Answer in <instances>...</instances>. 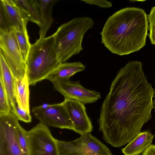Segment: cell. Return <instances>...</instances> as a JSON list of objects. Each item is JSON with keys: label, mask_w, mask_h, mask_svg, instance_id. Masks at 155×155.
Wrapping results in <instances>:
<instances>
[{"label": "cell", "mask_w": 155, "mask_h": 155, "mask_svg": "<svg viewBox=\"0 0 155 155\" xmlns=\"http://www.w3.org/2000/svg\"><path fill=\"white\" fill-rule=\"evenodd\" d=\"M140 62L133 61L118 71L102 104L99 130L112 146L130 142L151 118L154 90Z\"/></svg>", "instance_id": "obj_1"}, {"label": "cell", "mask_w": 155, "mask_h": 155, "mask_svg": "<svg viewBox=\"0 0 155 155\" xmlns=\"http://www.w3.org/2000/svg\"><path fill=\"white\" fill-rule=\"evenodd\" d=\"M149 22L145 11L127 7L109 17L100 34L101 43L119 55L139 51L146 45Z\"/></svg>", "instance_id": "obj_2"}, {"label": "cell", "mask_w": 155, "mask_h": 155, "mask_svg": "<svg viewBox=\"0 0 155 155\" xmlns=\"http://www.w3.org/2000/svg\"><path fill=\"white\" fill-rule=\"evenodd\" d=\"M94 24L90 17L75 18L60 26L53 34L56 52L60 63L68 60L83 50L82 41L84 35Z\"/></svg>", "instance_id": "obj_3"}, {"label": "cell", "mask_w": 155, "mask_h": 155, "mask_svg": "<svg viewBox=\"0 0 155 155\" xmlns=\"http://www.w3.org/2000/svg\"><path fill=\"white\" fill-rule=\"evenodd\" d=\"M29 85L34 86L48 76L60 64L57 58L52 35L39 38L31 45L26 61Z\"/></svg>", "instance_id": "obj_4"}, {"label": "cell", "mask_w": 155, "mask_h": 155, "mask_svg": "<svg viewBox=\"0 0 155 155\" xmlns=\"http://www.w3.org/2000/svg\"><path fill=\"white\" fill-rule=\"evenodd\" d=\"M0 53L14 78H22L26 74L27 65L21 51L12 27L8 32L0 31Z\"/></svg>", "instance_id": "obj_5"}, {"label": "cell", "mask_w": 155, "mask_h": 155, "mask_svg": "<svg viewBox=\"0 0 155 155\" xmlns=\"http://www.w3.org/2000/svg\"><path fill=\"white\" fill-rule=\"evenodd\" d=\"M59 155H107L112 154L104 144L90 133L81 135L70 141H61L58 145Z\"/></svg>", "instance_id": "obj_6"}, {"label": "cell", "mask_w": 155, "mask_h": 155, "mask_svg": "<svg viewBox=\"0 0 155 155\" xmlns=\"http://www.w3.org/2000/svg\"><path fill=\"white\" fill-rule=\"evenodd\" d=\"M32 112L35 118L47 126L73 130V124L63 102L34 107Z\"/></svg>", "instance_id": "obj_7"}, {"label": "cell", "mask_w": 155, "mask_h": 155, "mask_svg": "<svg viewBox=\"0 0 155 155\" xmlns=\"http://www.w3.org/2000/svg\"><path fill=\"white\" fill-rule=\"evenodd\" d=\"M18 120L11 112L0 114V155H24L17 135Z\"/></svg>", "instance_id": "obj_8"}, {"label": "cell", "mask_w": 155, "mask_h": 155, "mask_svg": "<svg viewBox=\"0 0 155 155\" xmlns=\"http://www.w3.org/2000/svg\"><path fill=\"white\" fill-rule=\"evenodd\" d=\"M28 132L29 155H59L56 139L40 122Z\"/></svg>", "instance_id": "obj_9"}, {"label": "cell", "mask_w": 155, "mask_h": 155, "mask_svg": "<svg viewBox=\"0 0 155 155\" xmlns=\"http://www.w3.org/2000/svg\"><path fill=\"white\" fill-rule=\"evenodd\" d=\"M52 83L54 89L62 94L64 99H74L85 104L96 102L101 98L100 93L84 87L79 81L68 80Z\"/></svg>", "instance_id": "obj_10"}, {"label": "cell", "mask_w": 155, "mask_h": 155, "mask_svg": "<svg viewBox=\"0 0 155 155\" xmlns=\"http://www.w3.org/2000/svg\"><path fill=\"white\" fill-rule=\"evenodd\" d=\"M63 102L73 124V131L81 135L91 132L93 127L84 104L71 99H64Z\"/></svg>", "instance_id": "obj_11"}, {"label": "cell", "mask_w": 155, "mask_h": 155, "mask_svg": "<svg viewBox=\"0 0 155 155\" xmlns=\"http://www.w3.org/2000/svg\"><path fill=\"white\" fill-rule=\"evenodd\" d=\"M85 66L80 62L60 63L45 79L53 82L69 80L75 73L84 70Z\"/></svg>", "instance_id": "obj_12"}, {"label": "cell", "mask_w": 155, "mask_h": 155, "mask_svg": "<svg viewBox=\"0 0 155 155\" xmlns=\"http://www.w3.org/2000/svg\"><path fill=\"white\" fill-rule=\"evenodd\" d=\"M12 27L18 29L27 31L26 26L28 21L14 0H0Z\"/></svg>", "instance_id": "obj_13"}, {"label": "cell", "mask_w": 155, "mask_h": 155, "mask_svg": "<svg viewBox=\"0 0 155 155\" xmlns=\"http://www.w3.org/2000/svg\"><path fill=\"white\" fill-rule=\"evenodd\" d=\"M153 137L149 131L140 132L121 149L122 152L124 155H139L151 144Z\"/></svg>", "instance_id": "obj_14"}, {"label": "cell", "mask_w": 155, "mask_h": 155, "mask_svg": "<svg viewBox=\"0 0 155 155\" xmlns=\"http://www.w3.org/2000/svg\"><path fill=\"white\" fill-rule=\"evenodd\" d=\"M29 84L26 74L22 79L15 78V98L19 107L30 113Z\"/></svg>", "instance_id": "obj_15"}, {"label": "cell", "mask_w": 155, "mask_h": 155, "mask_svg": "<svg viewBox=\"0 0 155 155\" xmlns=\"http://www.w3.org/2000/svg\"><path fill=\"white\" fill-rule=\"evenodd\" d=\"M0 72L4 86L11 109L15 100L14 94L15 78L2 54L0 53Z\"/></svg>", "instance_id": "obj_16"}, {"label": "cell", "mask_w": 155, "mask_h": 155, "mask_svg": "<svg viewBox=\"0 0 155 155\" xmlns=\"http://www.w3.org/2000/svg\"><path fill=\"white\" fill-rule=\"evenodd\" d=\"M40 9L41 17V24L40 27V38H45L53 21L52 10L57 0H35Z\"/></svg>", "instance_id": "obj_17"}, {"label": "cell", "mask_w": 155, "mask_h": 155, "mask_svg": "<svg viewBox=\"0 0 155 155\" xmlns=\"http://www.w3.org/2000/svg\"><path fill=\"white\" fill-rule=\"evenodd\" d=\"M14 0L28 21L36 24L39 27L41 26V14L35 0Z\"/></svg>", "instance_id": "obj_18"}, {"label": "cell", "mask_w": 155, "mask_h": 155, "mask_svg": "<svg viewBox=\"0 0 155 155\" xmlns=\"http://www.w3.org/2000/svg\"><path fill=\"white\" fill-rule=\"evenodd\" d=\"M14 28L18 45L26 62L31 45L27 31Z\"/></svg>", "instance_id": "obj_19"}, {"label": "cell", "mask_w": 155, "mask_h": 155, "mask_svg": "<svg viewBox=\"0 0 155 155\" xmlns=\"http://www.w3.org/2000/svg\"><path fill=\"white\" fill-rule=\"evenodd\" d=\"M18 141L24 155H29V142L28 131L25 130L19 124L16 129Z\"/></svg>", "instance_id": "obj_20"}, {"label": "cell", "mask_w": 155, "mask_h": 155, "mask_svg": "<svg viewBox=\"0 0 155 155\" xmlns=\"http://www.w3.org/2000/svg\"><path fill=\"white\" fill-rule=\"evenodd\" d=\"M11 112L18 120L26 123H30L31 121V117L30 113L21 108L15 100L11 107Z\"/></svg>", "instance_id": "obj_21"}, {"label": "cell", "mask_w": 155, "mask_h": 155, "mask_svg": "<svg viewBox=\"0 0 155 155\" xmlns=\"http://www.w3.org/2000/svg\"><path fill=\"white\" fill-rule=\"evenodd\" d=\"M11 111L2 81L0 77V114L7 113Z\"/></svg>", "instance_id": "obj_22"}, {"label": "cell", "mask_w": 155, "mask_h": 155, "mask_svg": "<svg viewBox=\"0 0 155 155\" xmlns=\"http://www.w3.org/2000/svg\"><path fill=\"white\" fill-rule=\"evenodd\" d=\"M149 23V36L151 43L155 45V6L152 8L149 14L147 15Z\"/></svg>", "instance_id": "obj_23"}, {"label": "cell", "mask_w": 155, "mask_h": 155, "mask_svg": "<svg viewBox=\"0 0 155 155\" xmlns=\"http://www.w3.org/2000/svg\"><path fill=\"white\" fill-rule=\"evenodd\" d=\"M0 31L9 32L12 27L10 21L2 5L0 4Z\"/></svg>", "instance_id": "obj_24"}, {"label": "cell", "mask_w": 155, "mask_h": 155, "mask_svg": "<svg viewBox=\"0 0 155 155\" xmlns=\"http://www.w3.org/2000/svg\"><path fill=\"white\" fill-rule=\"evenodd\" d=\"M80 1L84 2L87 4L95 5L102 8H108L112 6L111 2L106 0H81Z\"/></svg>", "instance_id": "obj_25"}, {"label": "cell", "mask_w": 155, "mask_h": 155, "mask_svg": "<svg viewBox=\"0 0 155 155\" xmlns=\"http://www.w3.org/2000/svg\"><path fill=\"white\" fill-rule=\"evenodd\" d=\"M142 155H155V145L150 144L142 153Z\"/></svg>", "instance_id": "obj_26"}, {"label": "cell", "mask_w": 155, "mask_h": 155, "mask_svg": "<svg viewBox=\"0 0 155 155\" xmlns=\"http://www.w3.org/2000/svg\"><path fill=\"white\" fill-rule=\"evenodd\" d=\"M154 110H155V99H154Z\"/></svg>", "instance_id": "obj_27"}]
</instances>
